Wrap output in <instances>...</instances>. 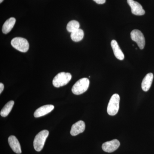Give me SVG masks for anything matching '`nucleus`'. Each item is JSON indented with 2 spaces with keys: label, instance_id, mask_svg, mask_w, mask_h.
I'll use <instances>...</instances> for the list:
<instances>
[{
  "label": "nucleus",
  "instance_id": "obj_16",
  "mask_svg": "<svg viewBox=\"0 0 154 154\" xmlns=\"http://www.w3.org/2000/svg\"><path fill=\"white\" fill-rule=\"evenodd\" d=\"M84 32L82 29H79L71 34V38L73 41L78 42L81 41L84 38Z\"/></svg>",
  "mask_w": 154,
  "mask_h": 154
},
{
  "label": "nucleus",
  "instance_id": "obj_13",
  "mask_svg": "<svg viewBox=\"0 0 154 154\" xmlns=\"http://www.w3.org/2000/svg\"><path fill=\"white\" fill-rule=\"evenodd\" d=\"M111 46L113 49L114 55L116 58L121 60H124L125 57L124 54L120 49L116 40H113L111 41Z\"/></svg>",
  "mask_w": 154,
  "mask_h": 154
},
{
  "label": "nucleus",
  "instance_id": "obj_11",
  "mask_svg": "<svg viewBox=\"0 0 154 154\" xmlns=\"http://www.w3.org/2000/svg\"><path fill=\"white\" fill-rule=\"evenodd\" d=\"M8 143L11 148L14 152L17 154L22 153L21 146L17 138L14 135H11L8 138Z\"/></svg>",
  "mask_w": 154,
  "mask_h": 154
},
{
  "label": "nucleus",
  "instance_id": "obj_4",
  "mask_svg": "<svg viewBox=\"0 0 154 154\" xmlns=\"http://www.w3.org/2000/svg\"><path fill=\"white\" fill-rule=\"evenodd\" d=\"M120 97L117 94H113L111 96L107 107V112L110 116L116 115L119 110Z\"/></svg>",
  "mask_w": 154,
  "mask_h": 154
},
{
  "label": "nucleus",
  "instance_id": "obj_1",
  "mask_svg": "<svg viewBox=\"0 0 154 154\" xmlns=\"http://www.w3.org/2000/svg\"><path fill=\"white\" fill-rule=\"evenodd\" d=\"M48 135L49 131L47 130L42 131L36 135L33 141V147L36 151H41L43 149Z\"/></svg>",
  "mask_w": 154,
  "mask_h": 154
},
{
  "label": "nucleus",
  "instance_id": "obj_14",
  "mask_svg": "<svg viewBox=\"0 0 154 154\" xmlns=\"http://www.w3.org/2000/svg\"><path fill=\"white\" fill-rule=\"evenodd\" d=\"M16 22V19L14 17H11L8 19L3 25L2 29L3 33L4 34L9 33L14 28Z\"/></svg>",
  "mask_w": 154,
  "mask_h": 154
},
{
  "label": "nucleus",
  "instance_id": "obj_15",
  "mask_svg": "<svg viewBox=\"0 0 154 154\" xmlns=\"http://www.w3.org/2000/svg\"><path fill=\"white\" fill-rule=\"evenodd\" d=\"M14 101H10L8 102L1 111V115L3 117H6L8 115L12 110L14 106Z\"/></svg>",
  "mask_w": 154,
  "mask_h": 154
},
{
  "label": "nucleus",
  "instance_id": "obj_19",
  "mask_svg": "<svg viewBox=\"0 0 154 154\" xmlns=\"http://www.w3.org/2000/svg\"><path fill=\"white\" fill-rule=\"evenodd\" d=\"M4 89V85L2 83H0V94H2Z\"/></svg>",
  "mask_w": 154,
  "mask_h": 154
},
{
  "label": "nucleus",
  "instance_id": "obj_2",
  "mask_svg": "<svg viewBox=\"0 0 154 154\" xmlns=\"http://www.w3.org/2000/svg\"><path fill=\"white\" fill-rule=\"evenodd\" d=\"M89 85L90 81L88 78L80 79L73 86L72 89V92L75 95H81L88 90Z\"/></svg>",
  "mask_w": 154,
  "mask_h": 154
},
{
  "label": "nucleus",
  "instance_id": "obj_6",
  "mask_svg": "<svg viewBox=\"0 0 154 154\" xmlns=\"http://www.w3.org/2000/svg\"><path fill=\"white\" fill-rule=\"evenodd\" d=\"M131 37L133 41L137 43L140 49H143L145 45V39L143 34L138 30H133L131 33Z\"/></svg>",
  "mask_w": 154,
  "mask_h": 154
},
{
  "label": "nucleus",
  "instance_id": "obj_8",
  "mask_svg": "<svg viewBox=\"0 0 154 154\" xmlns=\"http://www.w3.org/2000/svg\"><path fill=\"white\" fill-rule=\"evenodd\" d=\"M119 141L116 139L106 142L102 144V149L104 151L107 152H112L116 150L120 146Z\"/></svg>",
  "mask_w": 154,
  "mask_h": 154
},
{
  "label": "nucleus",
  "instance_id": "obj_17",
  "mask_svg": "<svg viewBox=\"0 0 154 154\" xmlns=\"http://www.w3.org/2000/svg\"><path fill=\"white\" fill-rule=\"evenodd\" d=\"M80 24L78 21L75 20H72L68 23L66 26V29L68 31L72 33L75 31L79 29Z\"/></svg>",
  "mask_w": 154,
  "mask_h": 154
},
{
  "label": "nucleus",
  "instance_id": "obj_12",
  "mask_svg": "<svg viewBox=\"0 0 154 154\" xmlns=\"http://www.w3.org/2000/svg\"><path fill=\"white\" fill-rule=\"evenodd\" d=\"M154 75L152 73H149L144 78L141 84L142 89L145 92H147L151 87Z\"/></svg>",
  "mask_w": 154,
  "mask_h": 154
},
{
  "label": "nucleus",
  "instance_id": "obj_10",
  "mask_svg": "<svg viewBox=\"0 0 154 154\" xmlns=\"http://www.w3.org/2000/svg\"><path fill=\"white\" fill-rule=\"evenodd\" d=\"M54 106L51 105H47L41 106L36 109L34 113V116L36 118L41 117L50 113L54 109Z\"/></svg>",
  "mask_w": 154,
  "mask_h": 154
},
{
  "label": "nucleus",
  "instance_id": "obj_18",
  "mask_svg": "<svg viewBox=\"0 0 154 154\" xmlns=\"http://www.w3.org/2000/svg\"><path fill=\"white\" fill-rule=\"evenodd\" d=\"M98 4H103L105 3L106 0H93Z\"/></svg>",
  "mask_w": 154,
  "mask_h": 154
},
{
  "label": "nucleus",
  "instance_id": "obj_3",
  "mask_svg": "<svg viewBox=\"0 0 154 154\" xmlns=\"http://www.w3.org/2000/svg\"><path fill=\"white\" fill-rule=\"evenodd\" d=\"M72 75L68 72H61L58 74L53 80V85L56 88H60L66 85L70 81Z\"/></svg>",
  "mask_w": 154,
  "mask_h": 154
},
{
  "label": "nucleus",
  "instance_id": "obj_7",
  "mask_svg": "<svg viewBox=\"0 0 154 154\" xmlns=\"http://www.w3.org/2000/svg\"><path fill=\"white\" fill-rule=\"evenodd\" d=\"M127 3L131 8V13L136 16H143L145 11L140 4L134 0H127Z\"/></svg>",
  "mask_w": 154,
  "mask_h": 154
},
{
  "label": "nucleus",
  "instance_id": "obj_20",
  "mask_svg": "<svg viewBox=\"0 0 154 154\" xmlns=\"http://www.w3.org/2000/svg\"><path fill=\"white\" fill-rule=\"evenodd\" d=\"M4 0H0V3H2L3 2Z\"/></svg>",
  "mask_w": 154,
  "mask_h": 154
},
{
  "label": "nucleus",
  "instance_id": "obj_9",
  "mask_svg": "<svg viewBox=\"0 0 154 154\" xmlns=\"http://www.w3.org/2000/svg\"><path fill=\"white\" fill-rule=\"evenodd\" d=\"M85 129V122L82 120H80L72 125L70 131L71 134L75 136L84 132Z\"/></svg>",
  "mask_w": 154,
  "mask_h": 154
},
{
  "label": "nucleus",
  "instance_id": "obj_5",
  "mask_svg": "<svg viewBox=\"0 0 154 154\" xmlns=\"http://www.w3.org/2000/svg\"><path fill=\"white\" fill-rule=\"evenodd\" d=\"M11 44L15 49L20 52H26L29 48V44L28 40L22 37H17L13 38Z\"/></svg>",
  "mask_w": 154,
  "mask_h": 154
}]
</instances>
